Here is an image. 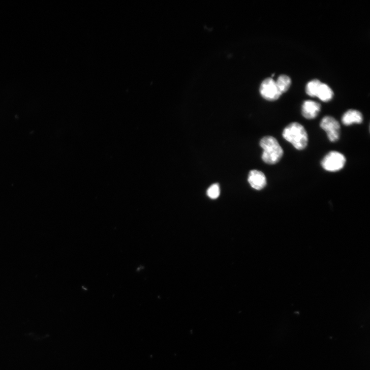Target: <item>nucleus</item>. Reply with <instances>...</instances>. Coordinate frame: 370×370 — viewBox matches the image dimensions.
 I'll use <instances>...</instances> for the list:
<instances>
[{"label":"nucleus","instance_id":"obj_1","mask_svg":"<svg viewBox=\"0 0 370 370\" xmlns=\"http://www.w3.org/2000/svg\"><path fill=\"white\" fill-rule=\"evenodd\" d=\"M260 146L263 151L262 159L266 164L269 165L279 163L284 155V150L276 139L270 136H265L261 139Z\"/></svg>","mask_w":370,"mask_h":370},{"label":"nucleus","instance_id":"obj_2","mask_svg":"<svg viewBox=\"0 0 370 370\" xmlns=\"http://www.w3.org/2000/svg\"><path fill=\"white\" fill-rule=\"evenodd\" d=\"M283 136L296 149H304L308 144V135L304 127L298 122H293L284 129Z\"/></svg>","mask_w":370,"mask_h":370},{"label":"nucleus","instance_id":"obj_3","mask_svg":"<svg viewBox=\"0 0 370 370\" xmlns=\"http://www.w3.org/2000/svg\"><path fill=\"white\" fill-rule=\"evenodd\" d=\"M346 163V159L342 153L331 151L322 160L321 166L327 171L337 172L344 167Z\"/></svg>","mask_w":370,"mask_h":370},{"label":"nucleus","instance_id":"obj_4","mask_svg":"<svg viewBox=\"0 0 370 370\" xmlns=\"http://www.w3.org/2000/svg\"><path fill=\"white\" fill-rule=\"evenodd\" d=\"M320 127L327 133L331 142H335L339 140L341 126L334 118L329 116L323 117L320 122Z\"/></svg>","mask_w":370,"mask_h":370},{"label":"nucleus","instance_id":"obj_5","mask_svg":"<svg viewBox=\"0 0 370 370\" xmlns=\"http://www.w3.org/2000/svg\"><path fill=\"white\" fill-rule=\"evenodd\" d=\"M260 91L262 97L268 101H274L282 96L275 81L271 78L265 79L261 84Z\"/></svg>","mask_w":370,"mask_h":370},{"label":"nucleus","instance_id":"obj_6","mask_svg":"<svg viewBox=\"0 0 370 370\" xmlns=\"http://www.w3.org/2000/svg\"><path fill=\"white\" fill-rule=\"evenodd\" d=\"M248 181L251 187L257 191L263 189L267 183L265 174L262 172L257 170H253L250 172Z\"/></svg>","mask_w":370,"mask_h":370},{"label":"nucleus","instance_id":"obj_7","mask_svg":"<svg viewBox=\"0 0 370 370\" xmlns=\"http://www.w3.org/2000/svg\"><path fill=\"white\" fill-rule=\"evenodd\" d=\"M321 110L320 105L313 101H305L302 106V114L307 119L316 118Z\"/></svg>","mask_w":370,"mask_h":370},{"label":"nucleus","instance_id":"obj_8","mask_svg":"<svg viewBox=\"0 0 370 370\" xmlns=\"http://www.w3.org/2000/svg\"><path fill=\"white\" fill-rule=\"evenodd\" d=\"M363 120L362 114L355 110H349L342 117V122L346 126L360 124Z\"/></svg>","mask_w":370,"mask_h":370},{"label":"nucleus","instance_id":"obj_9","mask_svg":"<svg viewBox=\"0 0 370 370\" xmlns=\"http://www.w3.org/2000/svg\"><path fill=\"white\" fill-rule=\"evenodd\" d=\"M316 97L323 102L330 101L333 97V92L327 84L321 83Z\"/></svg>","mask_w":370,"mask_h":370},{"label":"nucleus","instance_id":"obj_10","mask_svg":"<svg viewBox=\"0 0 370 370\" xmlns=\"http://www.w3.org/2000/svg\"><path fill=\"white\" fill-rule=\"evenodd\" d=\"M275 83L282 94H283L289 89L291 84V80L289 76L282 75L278 78Z\"/></svg>","mask_w":370,"mask_h":370},{"label":"nucleus","instance_id":"obj_11","mask_svg":"<svg viewBox=\"0 0 370 370\" xmlns=\"http://www.w3.org/2000/svg\"><path fill=\"white\" fill-rule=\"evenodd\" d=\"M321 83L317 79H314L309 82L305 87L306 94L311 97H316Z\"/></svg>","mask_w":370,"mask_h":370},{"label":"nucleus","instance_id":"obj_12","mask_svg":"<svg viewBox=\"0 0 370 370\" xmlns=\"http://www.w3.org/2000/svg\"><path fill=\"white\" fill-rule=\"evenodd\" d=\"M207 195L211 199H216L220 195V189L218 183H214L208 189Z\"/></svg>","mask_w":370,"mask_h":370}]
</instances>
